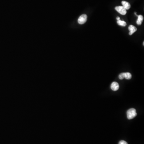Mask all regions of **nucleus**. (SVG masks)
<instances>
[{
	"label": "nucleus",
	"instance_id": "nucleus-5",
	"mask_svg": "<svg viewBox=\"0 0 144 144\" xmlns=\"http://www.w3.org/2000/svg\"><path fill=\"white\" fill-rule=\"evenodd\" d=\"M128 30L130 31L129 35H132V34H133L134 33H135L136 31H137V28L135 26L132 25H131L128 27Z\"/></svg>",
	"mask_w": 144,
	"mask_h": 144
},
{
	"label": "nucleus",
	"instance_id": "nucleus-11",
	"mask_svg": "<svg viewBox=\"0 0 144 144\" xmlns=\"http://www.w3.org/2000/svg\"><path fill=\"white\" fill-rule=\"evenodd\" d=\"M119 144H128V143L124 140H121L119 142Z\"/></svg>",
	"mask_w": 144,
	"mask_h": 144
},
{
	"label": "nucleus",
	"instance_id": "nucleus-4",
	"mask_svg": "<svg viewBox=\"0 0 144 144\" xmlns=\"http://www.w3.org/2000/svg\"><path fill=\"white\" fill-rule=\"evenodd\" d=\"M110 88L112 91H117L119 90V85L117 82H112V83L111 84Z\"/></svg>",
	"mask_w": 144,
	"mask_h": 144
},
{
	"label": "nucleus",
	"instance_id": "nucleus-8",
	"mask_svg": "<svg viewBox=\"0 0 144 144\" xmlns=\"http://www.w3.org/2000/svg\"><path fill=\"white\" fill-rule=\"evenodd\" d=\"M117 23L119 25L121 26H125L126 25V23L125 22L121 21V20L117 21Z\"/></svg>",
	"mask_w": 144,
	"mask_h": 144
},
{
	"label": "nucleus",
	"instance_id": "nucleus-1",
	"mask_svg": "<svg viewBox=\"0 0 144 144\" xmlns=\"http://www.w3.org/2000/svg\"><path fill=\"white\" fill-rule=\"evenodd\" d=\"M126 114H127V118L128 119H132L137 116V112L135 109L131 108L127 110Z\"/></svg>",
	"mask_w": 144,
	"mask_h": 144
},
{
	"label": "nucleus",
	"instance_id": "nucleus-2",
	"mask_svg": "<svg viewBox=\"0 0 144 144\" xmlns=\"http://www.w3.org/2000/svg\"><path fill=\"white\" fill-rule=\"evenodd\" d=\"M87 16L86 15L83 14L81 15L78 19V23L80 24H83L87 21Z\"/></svg>",
	"mask_w": 144,
	"mask_h": 144
},
{
	"label": "nucleus",
	"instance_id": "nucleus-7",
	"mask_svg": "<svg viewBox=\"0 0 144 144\" xmlns=\"http://www.w3.org/2000/svg\"><path fill=\"white\" fill-rule=\"evenodd\" d=\"M138 19L137 21V23L138 25H140L142 23L143 20V17L142 15H138Z\"/></svg>",
	"mask_w": 144,
	"mask_h": 144
},
{
	"label": "nucleus",
	"instance_id": "nucleus-3",
	"mask_svg": "<svg viewBox=\"0 0 144 144\" xmlns=\"http://www.w3.org/2000/svg\"><path fill=\"white\" fill-rule=\"evenodd\" d=\"M116 10L118 12L121 14L122 15H125L126 14V10L123 6H118L115 8Z\"/></svg>",
	"mask_w": 144,
	"mask_h": 144
},
{
	"label": "nucleus",
	"instance_id": "nucleus-9",
	"mask_svg": "<svg viewBox=\"0 0 144 144\" xmlns=\"http://www.w3.org/2000/svg\"><path fill=\"white\" fill-rule=\"evenodd\" d=\"M131 77H132V75L131 73H124V78H125L126 79H131Z\"/></svg>",
	"mask_w": 144,
	"mask_h": 144
},
{
	"label": "nucleus",
	"instance_id": "nucleus-6",
	"mask_svg": "<svg viewBox=\"0 0 144 144\" xmlns=\"http://www.w3.org/2000/svg\"><path fill=\"white\" fill-rule=\"evenodd\" d=\"M122 4L123 5V7L126 10H128L131 8V5L128 2L125 1H123L122 2Z\"/></svg>",
	"mask_w": 144,
	"mask_h": 144
},
{
	"label": "nucleus",
	"instance_id": "nucleus-13",
	"mask_svg": "<svg viewBox=\"0 0 144 144\" xmlns=\"http://www.w3.org/2000/svg\"><path fill=\"white\" fill-rule=\"evenodd\" d=\"M143 45H144V42H143Z\"/></svg>",
	"mask_w": 144,
	"mask_h": 144
},
{
	"label": "nucleus",
	"instance_id": "nucleus-10",
	"mask_svg": "<svg viewBox=\"0 0 144 144\" xmlns=\"http://www.w3.org/2000/svg\"><path fill=\"white\" fill-rule=\"evenodd\" d=\"M119 79L121 80L123 79L124 78V73H121L119 75Z\"/></svg>",
	"mask_w": 144,
	"mask_h": 144
},
{
	"label": "nucleus",
	"instance_id": "nucleus-12",
	"mask_svg": "<svg viewBox=\"0 0 144 144\" xmlns=\"http://www.w3.org/2000/svg\"><path fill=\"white\" fill-rule=\"evenodd\" d=\"M117 20H118V21H119V20H120V17H117Z\"/></svg>",
	"mask_w": 144,
	"mask_h": 144
}]
</instances>
